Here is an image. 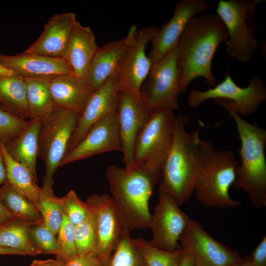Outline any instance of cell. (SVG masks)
Instances as JSON below:
<instances>
[{
	"label": "cell",
	"instance_id": "obj_1",
	"mask_svg": "<svg viewBox=\"0 0 266 266\" xmlns=\"http://www.w3.org/2000/svg\"><path fill=\"white\" fill-rule=\"evenodd\" d=\"M228 39L227 29L216 13L200 14L190 19L177 44L180 94L197 77H203L210 86L216 85L212 62L219 45Z\"/></svg>",
	"mask_w": 266,
	"mask_h": 266
},
{
	"label": "cell",
	"instance_id": "obj_2",
	"mask_svg": "<svg viewBox=\"0 0 266 266\" xmlns=\"http://www.w3.org/2000/svg\"><path fill=\"white\" fill-rule=\"evenodd\" d=\"M188 118L176 116L171 149L163 165L159 187L170 194L183 205L193 192L200 171L214 149L200 137L199 131L188 132Z\"/></svg>",
	"mask_w": 266,
	"mask_h": 266
},
{
	"label": "cell",
	"instance_id": "obj_3",
	"mask_svg": "<svg viewBox=\"0 0 266 266\" xmlns=\"http://www.w3.org/2000/svg\"><path fill=\"white\" fill-rule=\"evenodd\" d=\"M105 174L123 231L149 228V200L161 170L145 165L127 169L109 165Z\"/></svg>",
	"mask_w": 266,
	"mask_h": 266
},
{
	"label": "cell",
	"instance_id": "obj_4",
	"mask_svg": "<svg viewBox=\"0 0 266 266\" xmlns=\"http://www.w3.org/2000/svg\"><path fill=\"white\" fill-rule=\"evenodd\" d=\"M214 101L222 106L233 119L240 141V161L233 186L245 191L254 207H265L266 130L244 120L233 108L230 101L215 99Z\"/></svg>",
	"mask_w": 266,
	"mask_h": 266
},
{
	"label": "cell",
	"instance_id": "obj_5",
	"mask_svg": "<svg viewBox=\"0 0 266 266\" xmlns=\"http://www.w3.org/2000/svg\"><path fill=\"white\" fill-rule=\"evenodd\" d=\"M239 161L230 150L215 149L204 162L194 192L197 200L205 207L233 208L241 205L229 192L236 178Z\"/></svg>",
	"mask_w": 266,
	"mask_h": 266
},
{
	"label": "cell",
	"instance_id": "obj_6",
	"mask_svg": "<svg viewBox=\"0 0 266 266\" xmlns=\"http://www.w3.org/2000/svg\"><path fill=\"white\" fill-rule=\"evenodd\" d=\"M264 0H220L216 10L228 33V56L242 63L249 62L256 53L259 41L256 34L260 30L253 16L257 6Z\"/></svg>",
	"mask_w": 266,
	"mask_h": 266
},
{
	"label": "cell",
	"instance_id": "obj_7",
	"mask_svg": "<svg viewBox=\"0 0 266 266\" xmlns=\"http://www.w3.org/2000/svg\"><path fill=\"white\" fill-rule=\"evenodd\" d=\"M176 121L174 110L170 108L152 110L136 139L133 168L145 165L161 170L173 143Z\"/></svg>",
	"mask_w": 266,
	"mask_h": 266
},
{
	"label": "cell",
	"instance_id": "obj_8",
	"mask_svg": "<svg viewBox=\"0 0 266 266\" xmlns=\"http://www.w3.org/2000/svg\"><path fill=\"white\" fill-rule=\"evenodd\" d=\"M79 115L58 106L41 121L38 137V157L44 162L43 187L53 188V176L66 154Z\"/></svg>",
	"mask_w": 266,
	"mask_h": 266
},
{
	"label": "cell",
	"instance_id": "obj_9",
	"mask_svg": "<svg viewBox=\"0 0 266 266\" xmlns=\"http://www.w3.org/2000/svg\"><path fill=\"white\" fill-rule=\"evenodd\" d=\"M147 81L142 84L140 99L151 110L179 108L181 70L177 63V45L152 65Z\"/></svg>",
	"mask_w": 266,
	"mask_h": 266
},
{
	"label": "cell",
	"instance_id": "obj_10",
	"mask_svg": "<svg viewBox=\"0 0 266 266\" xmlns=\"http://www.w3.org/2000/svg\"><path fill=\"white\" fill-rule=\"evenodd\" d=\"M187 99L188 106L192 108L198 107L209 99L228 100L240 116H247L255 113L266 100V86L264 80L256 75L249 79L247 87L241 88L227 74L212 88L205 91L192 89Z\"/></svg>",
	"mask_w": 266,
	"mask_h": 266
},
{
	"label": "cell",
	"instance_id": "obj_11",
	"mask_svg": "<svg viewBox=\"0 0 266 266\" xmlns=\"http://www.w3.org/2000/svg\"><path fill=\"white\" fill-rule=\"evenodd\" d=\"M179 247L190 254L197 266H232L243 258L190 218L181 236Z\"/></svg>",
	"mask_w": 266,
	"mask_h": 266
},
{
	"label": "cell",
	"instance_id": "obj_12",
	"mask_svg": "<svg viewBox=\"0 0 266 266\" xmlns=\"http://www.w3.org/2000/svg\"><path fill=\"white\" fill-rule=\"evenodd\" d=\"M172 196L159 187V201L151 219V241L156 247L174 251L179 248V241L190 217L179 207Z\"/></svg>",
	"mask_w": 266,
	"mask_h": 266
},
{
	"label": "cell",
	"instance_id": "obj_13",
	"mask_svg": "<svg viewBox=\"0 0 266 266\" xmlns=\"http://www.w3.org/2000/svg\"><path fill=\"white\" fill-rule=\"evenodd\" d=\"M152 112L136 95L125 90H120L116 117L124 167L127 169L133 168L136 139Z\"/></svg>",
	"mask_w": 266,
	"mask_h": 266
},
{
	"label": "cell",
	"instance_id": "obj_14",
	"mask_svg": "<svg viewBox=\"0 0 266 266\" xmlns=\"http://www.w3.org/2000/svg\"><path fill=\"white\" fill-rule=\"evenodd\" d=\"M159 29L151 26L137 30L117 74L120 90L129 91L140 98L141 86L152 65L146 55V48Z\"/></svg>",
	"mask_w": 266,
	"mask_h": 266
},
{
	"label": "cell",
	"instance_id": "obj_15",
	"mask_svg": "<svg viewBox=\"0 0 266 266\" xmlns=\"http://www.w3.org/2000/svg\"><path fill=\"white\" fill-rule=\"evenodd\" d=\"M112 151L122 152L116 111L95 123L81 141L66 154L60 166Z\"/></svg>",
	"mask_w": 266,
	"mask_h": 266
},
{
	"label": "cell",
	"instance_id": "obj_16",
	"mask_svg": "<svg viewBox=\"0 0 266 266\" xmlns=\"http://www.w3.org/2000/svg\"><path fill=\"white\" fill-rule=\"evenodd\" d=\"M210 7L205 0H181L176 4L169 21L164 24L151 40L148 56L152 64L163 58L177 44L191 18L202 14Z\"/></svg>",
	"mask_w": 266,
	"mask_h": 266
},
{
	"label": "cell",
	"instance_id": "obj_17",
	"mask_svg": "<svg viewBox=\"0 0 266 266\" xmlns=\"http://www.w3.org/2000/svg\"><path fill=\"white\" fill-rule=\"evenodd\" d=\"M94 213L96 233V254L103 266L107 263L123 231L110 196L93 194L86 201Z\"/></svg>",
	"mask_w": 266,
	"mask_h": 266
},
{
	"label": "cell",
	"instance_id": "obj_18",
	"mask_svg": "<svg viewBox=\"0 0 266 266\" xmlns=\"http://www.w3.org/2000/svg\"><path fill=\"white\" fill-rule=\"evenodd\" d=\"M120 86L117 75L108 78L92 94L79 117L75 131L69 140L66 153L83 138L98 121L116 110Z\"/></svg>",
	"mask_w": 266,
	"mask_h": 266
},
{
	"label": "cell",
	"instance_id": "obj_19",
	"mask_svg": "<svg viewBox=\"0 0 266 266\" xmlns=\"http://www.w3.org/2000/svg\"><path fill=\"white\" fill-rule=\"evenodd\" d=\"M137 31L132 26L123 38L98 47L88 68L84 80L94 92L111 76L117 75L126 50Z\"/></svg>",
	"mask_w": 266,
	"mask_h": 266
},
{
	"label": "cell",
	"instance_id": "obj_20",
	"mask_svg": "<svg viewBox=\"0 0 266 266\" xmlns=\"http://www.w3.org/2000/svg\"><path fill=\"white\" fill-rule=\"evenodd\" d=\"M76 21L74 12L55 14L45 25L38 38L23 52L63 58Z\"/></svg>",
	"mask_w": 266,
	"mask_h": 266
},
{
	"label": "cell",
	"instance_id": "obj_21",
	"mask_svg": "<svg viewBox=\"0 0 266 266\" xmlns=\"http://www.w3.org/2000/svg\"><path fill=\"white\" fill-rule=\"evenodd\" d=\"M0 64L24 78L48 79L61 74L72 73L63 58L24 52L10 56L0 53Z\"/></svg>",
	"mask_w": 266,
	"mask_h": 266
},
{
	"label": "cell",
	"instance_id": "obj_22",
	"mask_svg": "<svg viewBox=\"0 0 266 266\" xmlns=\"http://www.w3.org/2000/svg\"><path fill=\"white\" fill-rule=\"evenodd\" d=\"M47 85L57 106L72 111L79 116L93 93L84 79L72 73L54 76L48 79Z\"/></svg>",
	"mask_w": 266,
	"mask_h": 266
},
{
	"label": "cell",
	"instance_id": "obj_23",
	"mask_svg": "<svg viewBox=\"0 0 266 266\" xmlns=\"http://www.w3.org/2000/svg\"><path fill=\"white\" fill-rule=\"evenodd\" d=\"M98 46L91 28L76 21L71 33L64 59L73 74L84 79Z\"/></svg>",
	"mask_w": 266,
	"mask_h": 266
},
{
	"label": "cell",
	"instance_id": "obj_24",
	"mask_svg": "<svg viewBox=\"0 0 266 266\" xmlns=\"http://www.w3.org/2000/svg\"><path fill=\"white\" fill-rule=\"evenodd\" d=\"M41 121L30 119L24 130L12 141L4 145L10 156L23 165L37 182L36 159Z\"/></svg>",
	"mask_w": 266,
	"mask_h": 266
},
{
	"label": "cell",
	"instance_id": "obj_25",
	"mask_svg": "<svg viewBox=\"0 0 266 266\" xmlns=\"http://www.w3.org/2000/svg\"><path fill=\"white\" fill-rule=\"evenodd\" d=\"M0 102L8 112L23 120L30 119L25 78L16 74L0 76Z\"/></svg>",
	"mask_w": 266,
	"mask_h": 266
},
{
	"label": "cell",
	"instance_id": "obj_26",
	"mask_svg": "<svg viewBox=\"0 0 266 266\" xmlns=\"http://www.w3.org/2000/svg\"><path fill=\"white\" fill-rule=\"evenodd\" d=\"M41 222H31L14 218L0 226V247L18 250L27 256H37L41 252L29 236L30 227Z\"/></svg>",
	"mask_w": 266,
	"mask_h": 266
},
{
	"label": "cell",
	"instance_id": "obj_27",
	"mask_svg": "<svg viewBox=\"0 0 266 266\" xmlns=\"http://www.w3.org/2000/svg\"><path fill=\"white\" fill-rule=\"evenodd\" d=\"M25 80L30 120L42 121L50 116L57 106L48 89V79L25 78Z\"/></svg>",
	"mask_w": 266,
	"mask_h": 266
},
{
	"label": "cell",
	"instance_id": "obj_28",
	"mask_svg": "<svg viewBox=\"0 0 266 266\" xmlns=\"http://www.w3.org/2000/svg\"><path fill=\"white\" fill-rule=\"evenodd\" d=\"M5 164L7 181L14 188L36 206L41 191L29 169L13 160L7 153L4 145L0 144Z\"/></svg>",
	"mask_w": 266,
	"mask_h": 266
},
{
	"label": "cell",
	"instance_id": "obj_29",
	"mask_svg": "<svg viewBox=\"0 0 266 266\" xmlns=\"http://www.w3.org/2000/svg\"><path fill=\"white\" fill-rule=\"evenodd\" d=\"M0 198L16 218L31 222L43 221L36 206L18 192L8 181L0 189Z\"/></svg>",
	"mask_w": 266,
	"mask_h": 266
},
{
	"label": "cell",
	"instance_id": "obj_30",
	"mask_svg": "<svg viewBox=\"0 0 266 266\" xmlns=\"http://www.w3.org/2000/svg\"><path fill=\"white\" fill-rule=\"evenodd\" d=\"M36 207L44 224L57 235L63 221L62 198L56 197L53 193V188L42 186L37 200Z\"/></svg>",
	"mask_w": 266,
	"mask_h": 266
},
{
	"label": "cell",
	"instance_id": "obj_31",
	"mask_svg": "<svg viewBox=\"0 0 266 266\" xmlns=\"http://www.w3.org/2000/svg\"><path fill=\"white\" fill-rule=\"evenodd\" d=\"M133 241L145 266H178L182 254L180 247L174 251H166L141 237L133 238Z\"/></svg>",
	"mask_w": 266,
	"mask_h": 266
},
{
	"label": "cell",
	"instance_id": "obj_32",
	"mask_svg": "<svg viewBox=\"0 0 266 266\" xmlns=\"http://www.w3.org/2000/svg\"><path fill=\"white\" fill-rule=\"evenodd\" d=\"M107 263L108 266H145L130 232L122 231Z\"/></svg>",
	"mask_w": 266,
	"mask_h": 266
},
{
	"label": "cell",
	"instance_id": "obj_33",
	"mask_svg": "<svg viewBox=\"0 0 266 266\" xmlns=\"http://www.w3.org/2000/svg\"><path fill=\"white\" fill-rule=\"evenodd\" d=\"M74 236L77 254H96L95 220L91 208L87 218L74 226Z\"/></svg>",
	"mask_w": 266,
	"mask_h": 266
},
{
	"label": "cell",
	"instance_id": "obj_34",
	"mask_svg": "<svg viewBox=\"0 0 266 266\" xmlns=\"http://www.w3.org/2000/svg\"><path fill=\"white\" fill-rule=\"evenodd\" d=\"M29 236L41 254H52L56 256L60 253L56 234L44 224L43 222L32 226L29 230Z\"/></svg>",
	"mask_w": 266,
	"mask_h": 266
},
{
	"label": "cell",
	"instance_id": "obj_35",
	"mask_svg": "<svg viewBox=\"0 0 266 266\" xmlns=\"http://www.w3.org/2000/svg\"><path fill=\"white\" fill-rule=\"evenodd\" d=\"M62 202L63 214L74 226L83 221L90 212L87 202L82 201L73 190L62 197Z\"/></svg>",
	"mask_w": 266,
	"mask_h": 266
},
{
	"label": "cell",
	"instance_id": "obj_36",
	"mask_svg": "<svg viewBox=\"0 0 266 266\" xmlns=\"http://www.w3.org/2000/svg\"><path fill=\"white\" fill-rule=\"evenodd\" d=\"M74 226L63 214L62 223L57 234L60 253L56 256L57 259L63 263L77 254Z\"/></svg>",
	"mask_w": 266,
	"mask_h": 266
},
{
	"label": "cell",
	"instance_id": "obj_37",
	"mask_svg": "<svg viewBox=\"0 0 266 266\" xmlns=\"http://www.w3.org/2000/svg\"><path fill=\"white\" fill-rule=\"evenodd\" d=\"M28 123L0 107V143L5 145L13 140Z\"/></svg>",
	"mask_w": 266,
	"mask_h": 266
},
{
	"label": "cell",
	"instance_id": "obj_38",
	"mask_svg": "<svg viewBox=\"0 0 266 266\" xmlns=\"http://www.w3.org/2000/svg\"><path fill=\"white\" fill-rule=\"evenodd\" d=\"M63 263V266H103L95 254H77Z\"/></svg>",
	"mask_w": 266,
	"mask_h": 266
},
{
	"label": "cell",
	"instance_id": "obj_39",
	"mask_svg": "<svg viewBox=\"0 0 266 266\" xmlns=\"http://www.w3.org/2000/svg\"><path fill=\"white\" fill-rule=\"evenodd\" d=\"M254 266H266V236L263 237L250 255Z\"/></svg>",
	"mask_w": 266,
	"mask_h": 266
},
{
	"label": "cell",
	"instance_id": "obj_40",
	"mask_svg": "<svg viewBox=\"0 0 266 266\" xmlns=\"http://www.w3.org/2000/svg\"><path fill=\"white\" fill-rule=\"evenodd\" d=\"M16 218L6 208L0 198V226Z\"/></svg>",
	"mask_w": 266,
	"mask_h": 266
},
{
	"label": "cell",
	"instance_id": "obj_41",
	"mask_svg": "<svg viewBox=\"0 0 266 266\" xmlns=\"http://www.w3.org/2000/svg\"><path fill=\"white\" fill-rule=\"evenodd\" d=\"M27 266H63V263L57 259L34 260Z\"/></svg>",
	"mask_w": 266,
	"mask_h": 266
},
{
	"label": "cell",
	"instance_id": "obj_42",
	"mask_svg": "<svg viewBox=\"0 0 266 266\" xmlns=\"http://www.w3.org/2000/svg\"><path fill=\"white\" fill-rule=\"evenodd\" d=\"M0 143V185L7 181V172Z\"/></svg>",
	"mask_w": 266,
	"mask_h": 266
},
{
	"label": "cell",
	"instance_id": "obj_43",
	"mask_svg": "<svg viewBox=\"0 0 266 266\" xmlns=\"http://www.w3.org/2000/svg\"><path fill=\"white\" fill-rule=\"evenodd\" d=\"M182 250V254L178 266H197L190 254L183 249Z\"/></svg>",
	"mask_w": 266,
	"mask_h": 266
},
{
	"label": "cell",
	"instance_id": "obj_44",
	"mask_svg": "<svg viewBox=\"0 0 266 266\" xmlns=\"http://www.w3.org/2000/svg\"><path fill=\"white\" fill-rule=\"evenodd\" d=\"M0 255H18L27 256L22 251L0 247Z\"/></svg>",
	"mask_w": 266,
	"mask_h": 266
},
{
	"label": "cell",
	"instance_id": "obj_45",
	"mask_svg": "<svg viewBox=\"0 0 266 266\" xmlns=\"http://www.w3.org/2000/svg\"><path fill=\"white\" fill-rule=\"evenodd\" d=\"M232 266H254V265L251 262L249 255L243 258L241 261Z\"/></svg>",
	"mask_w": 266,
	"mask_h": 266
},
{
	"label": "cell",
	"instance_id": "obj_46",
	"mask_svg": "<svg viewBox=\"0 0 266 266\" xmlns=\"http://www.w3.org/2000/svg\"><path fill=\"white\" fill-rule=\"evenodd\" d=\"M13 74H14L12 70L0 64V76H6Z\"/></svg>",
	"mask_w": 266,
	"mask_h": 266
}]
</instances>
